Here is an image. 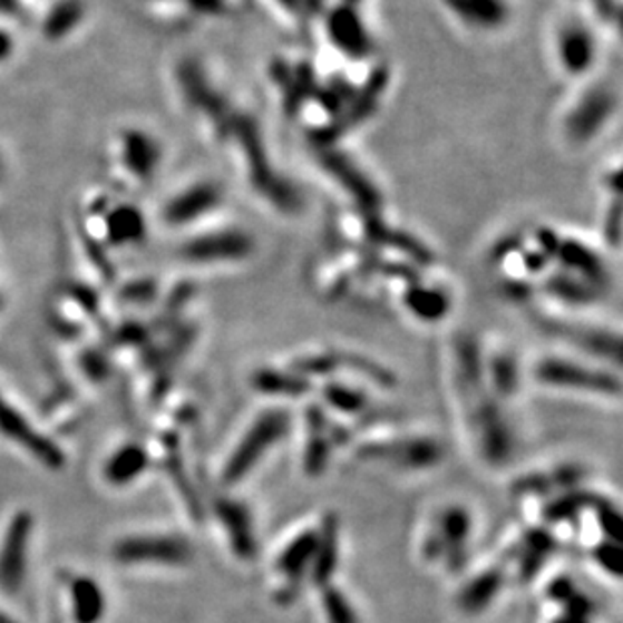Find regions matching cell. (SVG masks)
Instances as JSON below:
<instances>
[{
  "label": "cell",
  "instance_id": "30",
  "mask_svg": "<svg viewBox=\"0 0 623 623\" xmlns=\"http://www.w3.org/2000/svg\"><path fill=\"white\" fill-rule=\"evenodd\" d=\"M553 623H592V617H583V615H575V613L563 612Z\"/></svg>",
  "mask_w": 623,
  "mask_h": 623
},
{
  "label": "cell",
  "instance_id": "22",
  "mask_svg": "<svg viewBox=\"0 0 623 623\" xmlns=\"http://www.w3.org/2000/svg\"><path fill=\"white\" fill-rule=\"evenodd\" d=\"M485 378L490 380V388L495 398H513L520 386L517 361L513 356H497L488 361L485 368Z\"/></svg>",
  "mask_w": 623,
  "mask_h": 623
},
{
  "label": "cell",
  "instance_id": "8",
  "mask_svg": "<svg viewBox=\"0 0 623 623\" xmlns=\"http://www.w3.org/2000/svg\"><path fill=\"white\" fill-rule=\"evenodd\" d=\"M216 515L226 528L234 555L239 559L251 561L259 555V541L254 533V520L251 510L243 503L233 498H222L216 503Z\"/></svg>",
  "mask_w": 623,
  "mask_h": 623
},
{
  "label": "cell",
  "instance_id": "18",
  "mask_svg": "<svg viewBox=\"0 0 623 623\" xmlns=\"http://www.w3.org/2000/svg\"><path fill=\"white\" fill-rule=\"evenodd\" d=\"M254 388L266 396H286L296 398L311 390V381L295 371L261 370L254 373Z\"/></svg>",
  "mask_w": 623,
  "mask_h": 623
},
{
  "label": "cell",
  "instance_id": "24",
  "mask_svg": "<svg viewBox=\"0 0 623 623\" xmlns=\"http://www.w3.org/2000/svg\"><path fill=\"white\" fill-rule=\"evenodd\" d=\"M321 605L328 623H360V615L348 595L335 585L321 587Z\"/></svg>",
  "mask_w": 623,
  "mask_h": 623
},
{
  "label": "cell",
  "instance_id": "1",
  "mask_svg": "<svg viewBox=\"0 0 623 623\" xmlns=\"http://www.w3.org/2000/svg\"><path fill=\"white\" fill-rule=\"evenodd\" d=\"M289 430H291V413L279 408L264 410L246 430L243 440L236 444L231 458L226 460V466L222 470L224 485H239L244 476L251 475L264 456L286 438Z\"/></svg>",
  "mask_w": 623,
  "mask_h": 623
},
{
  "label": "cell",
  "instance_id": "2",
  "mask_svg": "<svg viewBox=\"0 0 623 623\" xmlns=\"http://www.w3.org/2000/svg\"><path fill=\"white\" fill-rule=\"evenodd\" d=\"M465 403L478 452L488 465H507L515 455V436L497 398H490L486 391H478L465 398Z\"/></svg>",
  "mask_w": 623,
  "mask_h": 623
},
{
  "label": "cell",
  "instance_id": "16",
  "mask_svg": "<svg viewBox=\"0 0 623 623\" xmlns=\"http://www.w3.org/2000/svg\"><path fill=\"white\" fill-rule=\"evenodd\" d=\"M559 57L563 67L573 75L583 74L593 65V45L592 35L585 31L583 27H565L561 32L559 42Z\"/></svg>",
  "mask_w": 623,
  "mask_h": 623
},
{
  "label": "cell",
  "instance_id": "11",
  "mask_svg": "<svg viewBox=\"0 0 623 623\" xmlns=\"http://www.w3.org/2000/svg\"><path fill=\"white\" fill-rule=\"evenodd\" d=\"M306 446L303 456V466L309 476H321L328 470L329 458L333 452V436H331V422L325 412L319 406H311L306 410Z\"/></svg>",
  "mask_w": 623,
  "mask_h": 623
},
{
  "label": "cell",
  "instance_id": "17",
  "mask_svg": "<svg viewBox=\"0 0 623 623\" xmlns=\"http://www.w3.org/2000/svg\"><path fill=\"white\" fill-rule=\"evenodd\" d=\"M612 96L605 89H595L587 99H583L577 114H573L570 119V134L573 138H590L600 129L603 119L612 114Z\"/></svg>",
  "mask_w": 623,
  "mask_h": 623
},
{
  "label": "cell",
  "instance_id": "14",
  "mask_svg": "<svg viewBox=\"0 0 623 623\" xmlns=\"http://www.w3.org/2000/svg\"><path fill=\"white\" fill-rule=\"evenodd\" d=\"M585 478V470L577 465H563L551 473H533L518 478L515 483L517 495L527 497H553L557 493L573 490Z\"/></svg>",
  "mask_w": 623,
  "mask_h": 623
},
{
  "label": "cell",
  "instance_id": "21",
  "mask_svg": "<svg viewBox=\"0 0 623 623\" xmlns=\"http://www.w3.org/2000/svg\"><path fill=\"white\" fill-rule=\"evenodd\" d=\"M218 201H221L218 191L211 184H202V186L192 188L191 194L169 202L168 221L181 222L186 221V218H194L202 212L206 214Z\"/></svg>",
  "mask_w": 623,
  "mask_h": 623
},
{
  "label": "cell",
  "instance_id": "23",
  "mask_svg": "<svg viewBox=\"0 0 623 623\" xmlns=\"http://www.w3.org/2000/svg\"><path fill=\"white\" fill-rule=\"evenodd\" d=\"M323 398L331 408H335L341 413H349V416H358L363 410H368V396L363 391L349 388L339 381L328 383L323 388Z\"/></svg>",
  "mask_w": 623,
  "mask_h": 623
},
{
  "label": "cell",
  "instance_id": "6",
  "mask_svg": "<svg viewBox=\"0 0 623 623\" xmlns=\"http://www.w3.org/2000/svg\"><path fill=\"white\" fill-rule=\"evenodd\" d=\"M442 547L446 570L458 573L468 563V541L473 535V518L463 507L444 508L432 527Z\"/></svg>",
  "mask_w": 623,
  "mask_h": 623
},
{
  "label": "cell",
  "instance_id": "3",
  "mask_svg": "<svg viewBox=\"0 0 623 623\" xmlns=\"http://www.w3.org/2000/svg\"><path fill=\"white\" fill-rule=\"evenodd\" d=\"M535 376L541 383L557 390L585 391V393H602V396L620 393V380L613 373L587 368L577 361L557 360V358L539 361Z\"/></svg>",
  "mask_w": 623,
  "mask_h": 623
},
{
  "label": "cell",
  "instance_id": "15",
  "mask_svg": "<svg viewBox=\"0 0 623 623\" xmlns=\"http://www.w3.org/2000/svg\"><path fill=\"white\" fill-rule=\"evenodd\" d=\"M251 253L249 239L239 233L216 234L204 243L192 244L186 249V259L191 256L198 263H218V261H239L244 254Z\"/></svg>",
  "mask_w": 623,
  "mask_h": 623
},
{
  "label": "cell",
  "instance_id": "13",
  "mask_svg": "<svg viewBox=\"0 0 623 623\" xmlns=\"http://www.w3.org/2000/svg\"><path fill=\"white\" fill-rule=\"evenodd\" d=\"M318 549L313 557V565L309 571V582L318 585L319 590L331 585L339 567V520L333 513L323 518L318 528Z\"/></svg>",
  "mask_w": 623,
  "mask_h": 623
},
{
  "label": "cell",
  "instance_id": "29",
  "mask_svg": "<svg viewBox=\"0 0 623 623\" xmlns=\"http://www.w3.org/2000/svg\"><path fill=\"white\" fill-rule=\"evenodd\" d=\"M595 561L602 565L603 570L612 573L613 577L622 575L623 553L622 545L615 541H605L602 545H597V549L593 553Z\"/></svg>",
  "mask_w": 623,
  "mask_h": 623
},
{
  "label": "cell",
  "instance_id": "19",
  "mask_svg": "<svg viewBox=\"0 0 623 623\" xmlns=\"http://www.w3.org/2000/svg\"><path fill=\"white\" fill-rule=\"evenodd\" d=\"M597 495L582 490V488H573V490H565L555 497L549 498V503L543 507V518L547 523H567L573 518L580 517L583 510L593 507Z\"/></svg>",
  "mask_w": 623,
  "mask_h": 623
},
{
  "label": "cell",
  "instance_id": "25",
  "mask_svg": "<svg viewBox=\"0 0 623 623\" xmlns=\"http://www.w3.org/2000/svg\"><path fill=\"white\" fill-rule=\"evenodd\" d=\"M74 597L77 600V620L79 623H96L101 617L104 597L96 583L79 580L74 585Z\"/></svg>",
  "mask_w": 623,
  "mask_h": 623
},
{
  "label": "cell",
  "instance_id": "12",
  "mask_svg": "<svg viewBox=\"0 0 623 623\" xmlns=\"http://www.w3.org/2000/svg\"><path fill=\"white\" fill-rule=\"evenodd\" d=\"M121 559L156 561L164 565H184L191 559V547L174 537H138L121 547Z\"/></svg>",
  "mask_w": 623,
  "mask_h": 623
},
{
  "label": "cell",
  "instance_id": "5",
  "mask_svg": "<svg viewBox=\"0 0 623 623\" xmlns=\"http://www.w3.org/2000/svg\"><path fill=\"white\" fill-rule=\"evenodd\" d=\"M368 460H388L402 470H428L444 460L442 444L428 436L398 438L391 442H373L361 448Z\"/></svg>",
  "mask_w": 623,
  "mask_h": 623
},
{
  "label": "cell",
  "instance_id": "26",
  "mask_svg": "<svg viewBox=\"0 0 623 623\" xmlns=\"http://www.w3.org/2000/svg\"><path fill=\"white\" fill-rule=\"evenodd\" d=\"M17 533H12L9 537V543H7V549H4V555L0 557V582L4 583L7 587L11 585H17L19 583V575L22 571V545H25V525H19L14 528Z\"/></svg>",
  "mask_w": 623,
  "mask_h": 623
},
{
  "label": "cell",
  "instance_id": "27",
  "mask_svg": "<svg viewBox=\"0 0 623 623\" xmlns=\"http://www.w3.org/2000/svg\"><path fill=\"white\" fill-rule=\"evenodd\" d=\"M593 510L597 515V520L602 525V530L607 535V539L622 543V513L613 505L610 498L597 497L593 503Z\"/></svg>",
  "mask_w": 623,
  "mask_h": 623
},
{
  "label": "cell",
  "instance_id": "20",
  "mask_svg": "<svg viewBox=\"0 0 623 623\" xmlns=\"http://www.w3.org/2000/svg\"><path fill=\"white\" fill-rule=\"evenodd\" d=\"M329 35L338 42L339 49L348 53H363L368 47V37H363L361 25L351 9H338L329 21Z\"/></svg>",
  "mask_w": 623,
  "mask_h": 623
},
{
  "label": "cell",
  "instance_id": "4",
  "mask_svg": "<svg viewBox=\"0 0 623 623\" xmlns=\"http://www.w3.org/2000/svg\"><path fill=\"white\" fill-rule=\"evenodd\" d=\"M318 528H306L279 553L276 571L283 580V585L276 590L275 595L279 605H291L299 597L303 583L309 580V571L318 549Z\"/></svg>",
  "mask_w": 623,
  "mask_h": 623
},
{
  "label": "cell",
  "instance_id": "28",
  "mask_svg": "<svg viewBox=\"0 0 623 623\" xmlns=\"http://www.w3.org/2000/svg\"><path fill=\"white\" fill-rule=\"evenodd\" d=\"M144 468H146V455L142 452V448H126L111 466V476L119 480L121 478L129 480L132 476L139 475Z\"/></svg>",
  "mask_w": 623,
  "mask_h": 623
},
{
  "label": "cell",
  "instance_id": "7",
  "mask_svg": "<svg viewBox=\"0 0 623 623\" xmlns=\"http://www.w3.org/2000/svg\"><path fill=\"white\" fill-rule=\"evenodd\" d=\"M559 549V541L547 528H530L508 553L517 565L518 580L530 583Z\"/></svg>",
  "mask_w": 623,
  "mask_h": 623
},
{
  "label": "cell",
  "instance_id": "9",
  "mask_svg": "<svg viewBox=\"0 0 623 623\" xmlns=\"http://www.w3.org/2000/svg\"><path fill=\"white\" fill-rule=\"evenodd\" d=\"M117 164L134 182L148 181L149 174L158 166L159 152L154 139L146 134H119L117 138Z\"/></svg>",
  "mask_w": 623,
  "mask_h": 623
},
{
  "label": "cell",
  "instance_id": "31",
  "mask_svg": "<svg viewBox=\"0 0 623 623\" xmlns=\"http://www.w3.org/2000/svg\"><path fill=\"white\" fill-rule=\"evenodd\" d=\"M0 623H7V620H4V617H0Z\"/></svg>",
  "mask_w": 623,
  "mask_h": 623
},
{
  "label": "cell",
  "instance_id": "10",
  "mask_svg": "<svg viewBox=\"0 0 623 623\" xmlns=\"http://www.w3.org/2000/svg\"><path fill=\"white\" fill-rule=\"evenodd\" d=\"M507 561H498L488 570L480 571L460 590L458 607L466 615H480L493 605L507 583Z\"/></svg>",
  "mask_w": 623,
  "mask_h": 623
}]
</instances>
